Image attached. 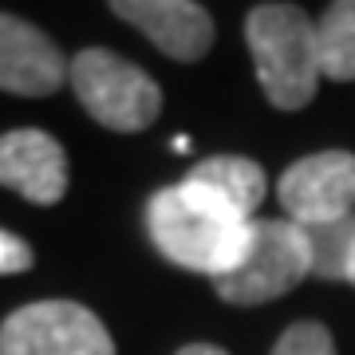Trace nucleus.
<instances>
[{
    "mask_svg": "<svg viewBox=\"0 0 355 355\" xmlns=\"http://www.w3.org/2000/svg\"><path fill=\"white\" fill-rule=\"evenodd\" d=\"M146 225H150L154 249L170 265L186 268V272H205L217 280L229 277L245 261L253 217L237 214L209 186L182 178L150 198Z\"/></svg>",
    "mask_w": 355,
    "mask_h": 355,
    "instance_id": "nucleus-1",
    "label": "nucleus"
},
{
    "mask_svg": "<svg viewBox=\"0 0 355 355\" xmlns=\"http://www.w3.org/2000/svg\"><path fill=\"white\" fill-rule=\"evenodd\" d=\"M190 182H198V186H209L214 193H221L237 214L253 217L257 205L265 202V170L253 162V158H241V154H214V158H202V162L193 166Z\"/></svg>",
    "mask_w": 355,
    "mask_h": 355,
    "instance_id": "nucleus-10",
    "label": "nucleus"
},
{
    "mask_svg": "<svg viewBox=\"0 0 355 355\" xmlns=\"http://www.w3.org/2000/svg\"><path fill=\"white\" fill-rule=\"evenodd\" d=\"M272 355H336V343H331V331L324 324H292L288 331H280Z\"/></svg>",
    "mask_w": 355,
    "mask_h": 355,
    "instance_id": "nucleus-13",
    "label": "nucleus"
},
{
    "mask_svg": "<svg viewBox=\"0 0 355 355\" xmlns=\"http://www.w3.org/2000/svg\"><path fill=\"white\" fill-rule=\"evenodd\" d=\"M312 253V277L320 280H347L355 257V214L324 225H300Z\"/></svg>",
    "mask_w": 355,
    "mask_h": 355,
    "instance_id": "nucleus-12",
    "label": "nucleus"
},
{
    "mask_svg": "<svg viewBox=\"0 0 355 355\" xmlns=\"http://www.w3.org/2000/svg\"><path fill=\"white\" fill-rule=\"evenodd\" d=\"M67 83L76 87L83 111L107 130L139 135L162 111V87L139 64L107 48H83L67 64Z\"/></svg>",
    "mask_w": 355,
    "mask_h": 355,
    "instance_id": "nucleus-3",
    "label": "nucleus"
},
{
    "mask_svg": "<svg viewBox=\"0 0 355 355\" xmlns=\"http://www.w3.org/2000/svg\"><path fill=\"white\" fill-rule=\"evenodd\" d=\"M111 12L182 64H193L214 48V16L193 0H114Z\"/></svg>",
    "mask_w": 355,
    "mask_h": 355,
    "instance_id": "nucleus-8",
    "label": "nucleus"
},
{
    "mask_svg": "<svg viewBox=\"0 0 355 355\" xmlns=\"http://www.w3.org/2000/svg\"><path fill=\"white\" fill-rule=\"evenodd\" d=\"M277 198L296 225H324L355 214V154L320 150L292 162L280 174Z\"/></svg>",
    "mask_w": 355,
    "mask_h": 355,
    "instance_id": "nucleus-6",
    "label": "nucleus"
},
{
    "mask_svg": "<svg viewBox=\"0 0 355 355\" xmlns=\"http://www.w3.org/2000/svg\"><path fill=\"white\" fill-rule=\"evenodd\" d=\"M245 44L253 51L257 79L277 111H300L320 87L316 20L300 4H257L245 16Z\"/></svg>",
    "mask_w": 355,
    "mask_h": 355,
    "instance_id": "nucleus-2",
    "label": "nucleus"
},
{
    "mask_svg": "<svg viewBox=\"0 0 355 355\" xmlns=\"http://www.w3.org/2000/svg\"><path fill=\"white\" fill-rule=\"evenodd\" d=\"M0 186L32 205H55L67 193V154L48 130H8L0 135Z\"/></svg>",
    "mask_w": 355,
    "mask_h": 355,
    "instance_id": "nucleus-9",
    "label": "nucleus"
},
{
    "mask_svg": "<svg viewBox=\"0 0 355 355\" xmlns=\"http://www.w3.org/2000/svg\"><path fill=\"white\" fill-rule=\"evenodd\" d=\"M64 79L67 64L55 40L20 16L0 12V91L44 99V95H55Z\"/></svg>",
    "mask_w": 355,
    "mask_h": 355,
    "instance_id": "nucleus-7",
    "label": "nucleus"
},
{
    "mask_svg": "<svg viewBox=\"0 0 355 355\" xmlns=\"http://www.w3.org/2000/svg\"><path fill=\"white\" fill-rule=\"evenodd\" d=\"M304 277H312V253H308L304 229L288 217H253L245 261L229 277H217L214 288L229 304H268L292 292Z\"/></svg>",
    "mask_w": 355,
    "mask_h": 355,
    "instance_id": "nucleus-4",
    "label": "nucleus"
},
{
    "mask_svg": "<svg viewBox=\"0 0 355 355\" xmlns=\"http://www.w3.org/2000/svg\"><path fill=\"white\" fill-rule=\"evenodd\" d=\"M320 76L336 83L355 79V0H336L316 20Z\"/></svg>",
    "mask_w": 355,
    "mask_h": 355,
    "instance_id": "nucleus-11",
    "label": "nucleus"
},
{
    "mask_svg": "<svg viewBox=\"0 0 355 355\" xmlns=\"http://www.w3.org/2000/svg\"><path fill=\"white\" fill-rule=\"evenodd\" d=\"M178 355H229L225 347H217V343H186Z\"/></svg>",
    "mask_w": 355,
    "mask_h": 355,
    "instance_id": "nucleus-15",
    "label": "nucleus"
},
{
    "mask_svg": "<svg viewBox=\"0 0 355 355\" xmlns=\"http://www.w3.org/2000/svg\"><path fill=\"white\" fill-rule=\"evenodd\" d=\"M0 355H114V340L91 308L40 300L0 324Z\"/></svg>",
    "mask_w": 355,
    "mask_h": 355,
    "instance_id": "nucleus-5",
    "label": "nucleus"
},
{
    "mask_svg": "<svg viewBox=\"0 0 355 355\" xmlns=\"http://www.w3.org/2000/svg\"><path fill=\"white\" fill-rule=\"evenodd\" d=\"M347 280H352V284H355V257H352V272H347Z\"/></svg>",
    "mask_w": 355,
    "mask_h": 355,
    "instance_id": "nucleus-16",
    "label": "nucleus"
},
{
    "mask_svg": "<svg viewBox=\"0 0 355 355\" xmlns=\"http://www.w3.org/2000/svg\"><path fill=\"white\" fill-rule=\"evenodd\" d=\"M32 261H36L32 245L0 229V277H8V272H24V268H32Z\"/></svg>",
    "mask_w": 355,
    "mask_h": 355,
    "instance_id": "nucleus-14",
    "label": "nucleus"
}]
</instances>
